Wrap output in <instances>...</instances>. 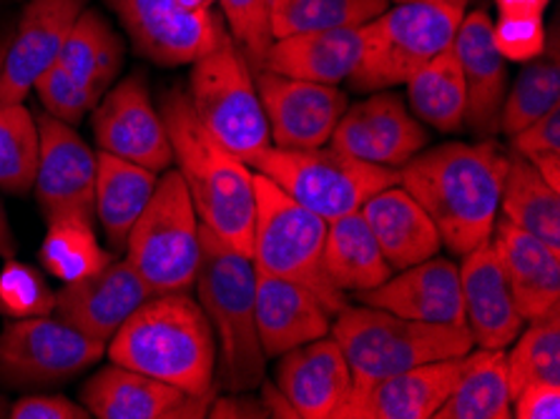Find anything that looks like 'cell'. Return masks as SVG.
<instances>
[{"label": "cell", "mask_w": 560, "mask_h": 419, "mask_svg": "<svg viewBox=\"0 0 560 419\" xmlns=\"http://www.w3.org/2000/svg\"><path fill=\"white\" fill-rule=\"evenodd\" d=\"M159 114L199 221L232 249L249 256L254 236L252 168L211 139L194 114L189 93L179 85L166 91Z\"/></svg>", "instance_id": "3957f363"}, {"label": "cell", "mask_w": 560, "mask_h": 419, "mask_svg": "<svg viewBox=\"0 0 560 419\" xmlns=\"http://www.w3.org/2000/svg\"><path fill=\"white\" fill-rule=\"evenodd\" d=\"M428 139L425 128L405 108L400 96L375 91L345 108L329 136V147L368 164L400 168L428 147Z\"/></svg>", "instance_id": "2e32d148"}, {"label": "cell", "mask_w": 560, "mask_h": 419, "mask_svg": "<svg viewBox=\"0 0 560 419\" xmlns=\"http://www.w3.org/2000/svg\"><path fill=\"white\" fill-rule=\"evenodd\" d=\"M513 417L517 419H558L560 384L536 382L523 387L513 397Z\"/></svg>", "instance_id": "f6af8a7d"}, {"label": "cell", "mask_w": 560, "mask_h": 419, "mask_svg": "<svg viewBox=\"0 0 560 419\" xmlns=\"http://www.w3.org/2000/svg\"><path fill=\"white\" fill-rule=\"evenodd\" d=\"M38 171V126L21 104H0V189L28 194Z\"/></svg>", "instance_id": "f35d334b"}, {"label": "cell", "mask_w": 560, "mask_h": 419, "mask_svg": "<svg viewBox=\"0 0 560 419\" xmlns=\"http://www.w3.org/2000/svg\"><path fill=\"white\" fill-rule=\"evenodd\" d=\"M325 271L342 294L368 292L393 277L362 211H352L327 224Z\"/></svg>", "instance_id": "4dcf8cb0"}, {"label": "cell", "mask_w": 560, "mask_h": 419, "mask_svg": "<svg viewBox=\"0 0 560 419\" xmlns=\"http://www.w3.org/2000/svg\"><path fill=\"white\" fill-rule=\"evenodd\" d=\"M329 335L350 364V399L380 380L440 359L465 357L475 347L468 324L415 322L368 304H345L335 314Z\"/></svg>", "instance_id": "5b68a950"}, {"label": "cell", "mask_w": 560, "mask_h": 419, "mask_svg": "<svg viewBox=\"0 0 560 419\" xmlns=\"http://www.w3.org/2000/svg\"><path fill=\"white\" fill-rule=\"evenodd\" d=\"M460 292L463 312L472 341L486 349H505L523 329L503 261L493 238H486L463 256Z\"/></svg>", "instance_id": "7402d4cb"}, {"label": "cell", "mask_w": 560, "mask_h": 419, "mask_svg": "<svg viewBox=\"0 0 560 419\" xmlns=\"http://www.w3.org/2000/svg\"><path fill=\"white\" fill-rule=\"evenodd\" d=\"M13 25H3L0 28V71H3V63H5V54H8V46H11V38H13Z\"/></svg>", "instance_id": "f907efd6"}, {"label": "cell", "mask_w": 560, "mask_h": 419, "mask_svg": "<svg viewBox=\"0 0 560 419\" xmlns=\"http://www.w3.org/2000/svg\"><path fill=\"white\" fill-rule=\"evenodd\" d=\"M124 48L96 11L83 8L54 66L36 81L40 106L58 121L79 124L98 106L121 71Z\"/></svg>", "instance_id": "8fae6325"}, {"label": "cell", "mask_w": 560, "mask_h": 419, "mask_svg": "<svg viewBox=\"0 0 560 419\" xmlns=\"http://www.w3.org/2000/svg\"><path fill=\"white\" fill-rule=\"evenodd\" d=\"M257 331L265 357H279L294 347L329 335V314L322 299L290 279L257 271L254 287Z\"/></svg>", "instance_id": "484cf974"}, {"label": "cell", "mask_w": 560, "mask_h": 419, "mask_svg": "<svg viewBox=\"0 0 560 419\" xmlns=\"http://www.w3.org/2000/svg\"><path fill=\"white\" fill-rule=\"evenodd\" d=\"M8 417L13 419H89L86 407L75 405L61 395H28L11 407Z\"/></svg>", "instance_id": "ee69618b"}, {"label": "cell", "mask_w": 560, "mask_h": 419, "mask_svg": "<svg viewBox=\"0 0 560 419\" xmlns=\"http://www.w3.org/2000/svg\"><path fill=\"white\" fill-rule=\"evenodd\" d=\"M106 352L79 329L54 316L13 319L0 331V382L11 387H44L75 377Z\"/></svg>", "instance_id": "7c38bea8"}, {"label": "cell", "mask_w": 560, "mask_h": 419, "mask_svg": "<svg viewBox=\"0 0 560 419\" xmlns=\"http://www.w3.org/2000/svg\"><path fill=\"white\" fill-rule=\"evenodd\" d=\"M389 8V0H271V36L362 28Z\"/></svg>", "instance_id": "d590c367"}, {"label": "cell", "mask_w": 560, "mask_h": 419, "mask_svg": "<svg viewBox=\"0 0 560 419\" xmlns=\"http://www.w3.org/2000/svg\"><path fill=\"white\" fill-rule=\"evenodd\" d=\"M395 3H415V0H395ZM450 3H457V5H463V8H468L472 0H450Z\"/></svg>", "instance_id": "f5cc1de1"}, {"label": "cell", "mask_w": 560, "mask_h": 419, "mask_svg": "<svg viewBox=\"0 0 560 419\" xmlns=\"http://www.w3.org/2000/svg\"><path fill=\"white\" fill-rule=\"evenodd\" d=\"M207 417H269L265 405L249 397H242V392H229V397L211 399Z\"/></svg>", "instance_id": "bcb514c9"}, {"label": "cell", "mask_w": 560, "mask_h": 419, "mask_svg": "<svg viewBox=\"0 0 560 419\" xmlns=\"http://www.w3.org/2000/svg\"><path fill=\"white\" fill-rule=\"evenodd\" d=\"M46 224L48 231L40 244V264L63 284L96 273L112 261V254L98 244L93 217L89 213L63 211L48 219Z\"/></svg>", "instance_id": "e575fe53"}, {"label": "cell", "mask_w": 560, "mask_h": 419, "mask_svg": "<svg viewBox=\"0 0 560 419\" xmlns=\"http://www.w3.org/2000/svg\"><path fill=\"white\" fill-rule=\"evenodd\" d=\"M199 304L217 337V387L249 392L265 382V349L257 331L252 256L232 249L199 221Z\"/></svg>", "instance_id": "277c9868"}, {"label": "cell", "mask_w": 560, "mask_h": 419, "mask_svg": "<svg viewBox=\"0 0 560 419\" xmlns=\"http://www.w3.org/2000/svg\"><path fill=\"white\" fill-rule=\"evenodd\" d=\"M550 0H495L500 13L511 15H542Z\"/></svg>", "instance_id": "c3c4849f"}, {"label": "cell", "mask_w": 560, "mask_h": 419, "mask_svg": "<svg viewBox=\"0 0 560 419\" xmlns=\"http://www.w3.org/2000/svg\"><path fill=\"white\" fill-rule=\"evenodd\" d=\"M136 50L159 66L199 61L224 38L211 11H191L179 0H108Z\"/></svg>", "instance_id": "4fadbf2b"}, {"label": "cell", "mask_w": 560, "mask_h": 419, "mask_svg": "<svg viewBox=\"0 0 560 419\" xmlns=\"http://www.w3.org/2000/svg\"><path fill=\"white\" fill-rule=\"evenodd\" d=\"M156 171H149L114 153H96V189L93 213L104 224L106 238L114 249H124L136 219L147 209L156 189Z\"/></svg>", "instance_id": "f546056e"}, {"label": "cell", "mask_w": 560, "mask_h": 419, "mask_svg": "<svg viewBox=\"0 0 560 419\" xmlns=\"http://www.w3.org/2000/svg\"><path fill=\"white\" fill-rule=\"evenodd\" d=\"M325 219L254 171V269L307 287L329 314H337L347 299L325 271Z\"/></svg>", "instance_id": "8992f818"}, {"label": "cell", "mask_w": 560, "mask_h": 419, "mask_svg": "<svg viewBox=\"0 0 560 419\" xmlns=\"http://www.w3.org/2000/svg\"><path fill=\"white\" fill-rule=\"evenodd\" d=\"M513 397L508 384L503 349H486L463 357L460 380L432 419H511Z\"/></svg>", "instance_id": "1f68e13d"}, {"label": "cell", "mask_w": 560, "mask_h": 419, "mask_svg": "<svg viewBox=\"0 0 560 419\" xmlns=\"http://www.w3.org/2000/svg\"><path fill=\"white\" fill-rule=\"evenodd\" d=\"M86 0H31L0 71V104H21L61 54Z\"/></svg>", "instance_id": "d6986e66"}, {"label": "cell", "mask_w": 560, "mask_h": 419, "mask_svg": "<svg viewBox=\"0 0 560 419\" xmlns=\"http://www.w3.org/2000/svg\"><path fill=\"white\" fill-rule=\"evenodd\" d=\"M493 40L505 61L528 63L546 48V23L542 15L500 13L498 23H493Z\"/></svg>", "instance_id": "b9f144b4"}, {"label": "cell", "mask_w": 560, "mask_h": 419, "mask_svg": "<svg viewBox=\"0 0 560 419\" xmlns=\"http://www.w3.org/2000/svg\"><path fill=\"white\" fill-rule=\"evenodd\" d=\"M249 168L275 182L279 189L325 219L327 224L360 211L372 194L400 184V168L368 164L332 147H271Z\"/></svg>", "instance_id": "9c48e42d"}, {"label": "cell", "mask_w": 560, "mask_h": 419, "mask_svg": "<svg viewBox=\"0 0 560 419\" xmlns=\"http://www.w3.org/2000/svg\"><path fill=\"white\" fill-rule=\"evenodd\" d=\"M179 3L191 8V11H211V5H214L217 0H179Z\"/></svg>", "instance_id": "816d5d0a"}, {"label": "cell", "mask_w": 560, "mask_h": 419, "mask_svg": "<svg viewBox=\"0 0 560 419\" xmlns=\"http://www.w3.org/2000/svg\"><path fill=\"white\" fill-rule=\"evenodd\" d=\"M493 238L503 261L513 302L523 322H533L560 306V252L508 219H498Z\"/></svg>", "instance_id": "4316f807"}, {"label": "cell", "mask_w": 560, "mask_h": 419, "mask_svg": "<svg viewBox=\"0 0 560 419\" xmlns=\"http://www.w3.org/2000/svg\"><path fill=\"white\" fill-rule=\"evenodd\" d=\"M508 153L495 141L443 143L400 166V186L435 221L453 254L465 256L493 234Z\"/></svg>", "instance_id": "6da1fadb"}, {"label": "cell", "mask_w": 560, "mask_h": 419, "mask_svg": "<svg viewBox=\"0 0 560 419\" xmlns=\"http://www.w3.org/2000/svg\"><path fill=\"white\" fill-rule=\"evenodd\" d=\"M261 108H265L271 147L277 149H319L347 108V93L337 85L312 83L287 75L254 71Z\"/></svg>", "instance_id": "5bb4252c"}, {"label": "cell", "mask_w": 560, "mask_h": 419, "mask_svg": "<svg viewBox=\"0 0 560 419\" xmlns=\"http://www.w3.org/2000/svg\"><path fill=\"white\" fill-rule=\"evenodd\" d=\"M108 357L189 395H217V337L189 292L149 296L108 339Z\"/></svg>", "instance_id": "7a4b0ae2"}, {"label": "cell", "mask_w": 560, "mask_h": 419, "mask_svg": "<svg viewBox=\"0 0 560 419\" xmlns=\"http://www.w3.org/2000/svg\"><path fill=\"white\" fill-rule=\"evenodd\" d=\"M511 139L513 151L525 159L538 156V153H560V106H553Z\"/></svg>", "instance_id": "7bdbcfd3"}, {"label": "cell", "mask_w": 560, "mask_h": 419, "mask_svg": "<svg viewBox=\"0 0 560 419\" xmlns=\"http://www.w3.org/2000/svg\"><path fill=\"white\" fill-rule=\"evenodd\" d=\"M189 101L211 139L252 166L271 149L269 124L261 108L249 63L232 36L219 40L214 50L194 61Z\"/></svg>", "instance_id": "ba28073f"}, {"label": "cell", "mask_w": 560, "mask_h": 419, "mask_svg": "<svg viewBox=\"0 0 560 419\" xmlns=\"http://www.w3.org/2000/svg\"><path fill=\"white\" fill-rule=\"evenodd\" d=\"M277 389L296 419H339L352 395V374L335 337H319L279 354Z\"/></svg>", "instance_id": "44dd1931"}, {"label": "cell", "mask_w": 560, "mask_h": 419, "mask_svg": "<svg viewBox=\"0 0 560 419\" xmlns=\"http://www.w3.org/2000/svg\"><path fill=\"white\" fill-rule=\"evenodd\" d=\"M149 296H154V292L131 267V261L112 259L101 271L68 281L56 294L54 312L68 327L108 345V339Z\"/></svg>", "instance_id": "ac0fdd59"}, {"label": "cell", "mask_w": 560, "mask_h": 419, "mask_svg": "<svg viewBox=\"0 0 560 419\" xmlns=\"http://www.w3.org/2000/svg\"><path fill=\"white\" fill-rule=\"evenodd\" d=\"M8 412H11V407H8V401L0 397V417H8Z\"/></svg>", "instance_id": "db71d44e"}, {"label": "cell", "mask_w": 560, "mask_h": 419, "mask_svg": "<svg viewBox=\"0 0 560 419\" xmlns=\"http://www.w3.org/2000/svg\"><path fill=\"white\" fill-rule=\"evenodd\" d=\"M465 8L450 0H415L387 8L362 25V56L350 73V89L360 93L405 85L453 46Z\"/></svg>", "instance_id": "52a82bcc"}, {"label": "cell", "mask_w": 560, "mask_h": 419, "mask_svg": "<svg viewBox=\"0 0 560 419\" xmlns=\"http://www.w3.org/2000/svg\"><path fill=\"white\" fill-rule=\"evenodd\" d=\"M560 191L521 153H508V168L500 191V213L511 224L560 252Z\"/></svg>", "instance_id": "d6a6232c"}, {"label": "cell", "mask_w": 560, "mask_h": 419, "mask_svg": "<svg viewBox=\"0 0 560 419\" xmlns=\"http://www.w3.org/2000/svg\"><path fill=\"white\" fill-rule=\"evenodd\" d=\"M360 304L377 306L397 316L432 324H465L460 271L453 261L430 259L412 264L380 287L358 294Z\"/></svg>", "instance_id": "cb8c5ba5"}, {"label": "cell", "mask_w": 560, "mask_h": 419, "mask_svg": "<svg viewBox=\"0 0 560 419\" xmlns=\"http://www.w3.org/2000/svg\"><path fill=\"white\" fill-rule=\"evenodd\" d=\"M199 217L176 168L156 182L147 209L126 238V259L154 294L189 292L199 269Z\"/></svg>", "instance_id": "30bf717a"}, {"label": "cell", "mask_w": 560, "mask_h": 419, "mask_svg": "<svg viewBox=\"0 0 560 419\" xmlns=\"http://www.w3.org/2000/svg\"><path fill=\"white\" fill-rule=\"evenodd\" d=\"M93 136L101 151L156 174H164L174 164L166 124L151 104L141 75H129L116 89L106 91V98L98 101L93 114Z\"/></svg>", "instance_id": "9a60e30c"}, {"label": "cell", "mask_w": 560, "mask_h": 419, "mask_svg": "<svg viewBox=\"0 0 560 419\" xmlns=\"http://www.w3.org/2000/svg\"><path fill=\"white\" fill-rule=\"evenodd\" d=\"M528 161L556 191H560V153H538V156H530Z\"/></svg>", "instance_id": "7dc6e473"}, {"label": "cell", "mask_w": 560, "mask_h": 419, "mask_svg": "<svg viewBox=\"0 0 560 419\" xmlns=\"http://www.w3.org/2000/svg\"><path fill=\"white\" fill-rule=\"evenodd\" d=\"M453 50L468 91L465 124L472 133L490 139L500 131V108L508 93V66L493 40V19L486 11L463 15Z\"/></svg>", "instance_id": "603a6c76"}, {"label": "cell", "mask_w": 560, "mask_h": 419, "mask_svg": "<svg viewBox=\"0 0 560 419\" xmlns=\"http://www.w3.org/2000/svg\"><path fill=\"white\" fill-rule=\"evenodd\" d=\"M83 407L98 419H201L214 397L189 395L129 366H112L83 384Z\"/></svg>", "instance_id": "ffe728a7"}, {"label": "cell", "mask_w": 560, "mask_h": 419, "mask_svg": "<svg viewBox=\"0 0 560 419\" xmlns=\"http://www.w3.org/2000/svg\"><path fill=\"white\" fill-rule=\"evenodd\" d=\"M224 19L229 23L234 46L244 50V61L249 63L252 73L259 71L271 36V0H222Z\"/></svg>", "instance_id": "60d3db41"}, {"label": "cell", "mask_w": 560, "mask_h": 419, "mask_svg": "<svg viewBox=\"0 0 560 419\" xmlns=\"http://www.w3.org/2000/svg\"><path fill=\"white\" fill-rule=\"evenodd\" d=\"M560 306L528 322L515 337V347L505 354L511 397L528 384H560Z\"/></svg>", "instance_id": "74e56055"}, {"label": "cell", "mask_w": 560, "mask_h": 419, "mask_svg": "<svg viewBox=\"0 0 560 419\" xmlns=\"http://www.w3.org/2000/svg\"><path fill=\"white\" fill-rule=\"evenodd\" d=\"M38 126V171L36 199L46 221L63 211L93 213L96 189V153L73 131L71 124L50 114L36 116Z\"/></svg>", "instance_id": "e0dca14e"}, {"label": "cell", "mask_w": 560, "mask_h": 419, "mask_svg": "<svg viewBox=\"0 0 560 419\" xmlns=\"http://www.w3.org/2000/svg\"><path fill=\"white\" fill-rule=\"evenodd\" d=\"M56 310V294L38 269L8 259L0 269V314L11 319L48 316Z\"/></svg>", "instance_id": "ab89813d"}, {"label": "cell", "mask_w": 560, "mask_h": 419, "mask_svg": "<svg viewBox=\"0 0 560 419\" xmlns=\"http://www.w3.org/2000/svg\"><path fill=\"white\" fill-rule=\"evenodd\" d=\"M0 256L3 259H13L15 256V238H13V229L8 224L5 209L0 207Z\"/></svg>", "instance_id": "681fc988"}, {"label": "cell", "mask_w": 560, "mask_h": 419, "mask_svg": "<svg viewBox=\"0 0 560 419\" xmlns=\"http://www.w3.org/2000/svg\"><path fill=\"white\" fill-rule=\"evenodd\" d=\"M360 211L393 271L425 261L443 249L435 221L400 184L372 194Z\"/></svg>", "instance_id": "83f0119b"}, {"label": "cell", "mask_w": 560, "mask_h": 419, "mask_svg": "<svg viewBox=\"0 0 560 419\" xmlns=\"http://www.w3.org/2000/svg\"><path fill=\"white\" fill-rule=\"evenodd\" d=\"M553 106H560V61H558V38L548 36L546 48L538 58L525 63L513 89L505 93L503 108H500V131L515 136L525 126L548 114Z\"/></svg>", "instance_id": "8d00e7d4"}, {"label": "cell", "mask_w": 560, "mask_h": 419, "mask_svg": "<svg viewBox=\"0 0 560 419\" xmlns=\"http://www.w3.org/2000/svg\"><path fill=\"white\" fill-rule=\"evenodd\" d=\"M463 357L440 359L380 380L352 397L339 419H432L460 380Z\"/></svg>", "instance_id": "d4e9b609"}, {"label": "cell", "mask_w": 560, "mask_h": 419, "mask_svg": "<svg viewBox=\"0 0 560 419\" xmlns=\"http://www.w3.org/2000/svg\"><path fill=\"white\" fill-rule=\"evenodd\" d=\"M362 56L360 28L296 33L275 38L259 71L279 73L287 79L337 85L350 79Z\"/></svg>", "instance_id": "f1b7e54d"}, {"label": "cell", "mask_w": 560, "mask_h": 419, "mask_svg": "<svg viewBox=\"0 0 560 419\" xmlns=\"http://www.w3.org/2000/svg\"><path fill=\"white\" fill-rule=\"evenodd\" d=\"M405 85L412 110L432 128L453 133L465 124L468 91L453 46L422 66Z\"/></svg>", "instance_id": "836d02e7"}]
</instances>
